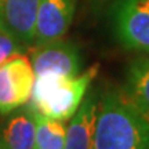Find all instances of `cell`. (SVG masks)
Here are the masks:
<instances>
[{
    "label": "cell",
    "mask_w": 149,
    "mask_h": 149,
    "mask_svg": "<svg viewBox=\"0 0 149 149\" xmlns=\"http://www.w3.org/2000/svg\"><path fill=\"white\" fill-rule=\"evenodd\" d=\"M93 149H149V117L120 88L101 95Z\"/></svg>",
    "instance_id": "cell-1"
},
{
    "label": "cell",
    "mask_w": 149,
    "mask_h": 149,
    "mask_svg": "<svg viewBox=\"0 0 149 149\" xmlns=\"http://www.w3.org/2000/svg\"><path fill=\"white\" fill-rule=\"evenodd\" d=\"M97 73L98 65L91 66L74 77L58 74L35 76L28 104L37 113L65 122L77 111Z\"/></svg>",
    "instance_id": "cell-2"
},
{
    "label": "cell",
    "mask_w": 149,
    "mask_h": 149,
    "mask_svg": "<svg viewBox=\"0 0 149 149\" xmlns=\"http://www.w3.org/2000/svg\"><path fill=\"white\" fill-rule=\"evenodd\" d=\"M112 25L123 47L149 54V0H116Z\"/></svg>",
    "instance_id": "cell-3"
},
{
    "label": "cell",
    "mask_w": 149,
    "mask_h": 149,
    "mask_svg": "<svg viewBox=\"0 0 149 149\" xmlns=\"http://www.w3.org/2000/svg\"><path fill=\"white\" fill-rule=\"evenodd\" d=\"M35 72L26 55L18 54L0 65V113L25 105L32 94Z\"/></svg>",
    "instance_id": "cell-4"
},
{
    "label": "cell",
    "mask_w": 149,
    "mask_h": 149,
    "mask_svg": "<svg viewBox=\"0 0 149 149\" xmlns=\"http://www.w3.org/2000/svg\"><path fill=\"white\" fill-rule=\"evenodd\" d=\"M31 64L35 76L58 74L74 77L81 73L83 59L79 48L74 44L59 39L36 46L32 53Z\"/></svg>",
    "instance_id": "cell-5"
},
{
    "label": "cell",
    "mask_w": 149,
    "mask_h": 149,
    "mask_svg": "<svg viewBox=\"0 0 149 149\" xmlns=\"http://www.w3.org/2000/svg\"><path fill=\"white\" fill-rule=\"evenodd\" d=\"M74 14V0H40L36 15L33 46L62 39Z\"/></svg>",
    "instance_id": "cell-6"
},
{
    "label": "cell",
    "mask_w": 149,
    "mask_h": 149,
    "mask_svg": "<svg viewBox=\"0 0 149 149\" xmlns=\"http://www.w3.org/2000/svg\"><path fill=\"white\" fill-rule=\"evenodd\" d=\"M40 0H0V24L25 47L33 46Z\"/></svg>",
    "instance_id": "cell-7"
},
{
    "label": "cell",
    "mask_w": 149,
    "mask_h": 149,
    "mask_svg": "<svg viewBox=\"0 0 149 149\" xmlns=\"http://www.w3.org/2000/svg\"><path fill=\"white\" fill-rule=\"evenodd\" d=\"M100 101L101 97L97 90L90 91L83 98L66 127L64 149H93Z\"/></svg>",
    "instance_id": "cell-8"
},
{
    "label": "cell",
    "mask_w": 149,
    "mask_h": 149,
    "mask_svg": "<svg viewBox=\"0 0 149 149\" xmlns=\"http://www.w3.org/2000/svg\"><path fill=\"white\" fill-rule=\"evenodd\" d=\"M0 134V142L4 149H35L36 112L29 104L21 105L7 113Z\"/></svg>",
    "instance_id": "cell-9"
},
{
    "label": "cell",
    "mask_w": 149,
    "mask_h": 149,
    "mask_svg": "<svg viewBox=\"0 0 149 149\" xmlns=\"http://www.w3.org/2000/svg\"><path fill=\"white\" fill-rule=\"evenodd\" d=\"M123 91L130 101L149 117V54L134 59L128 66Z\"/></svg>",
    "instance_id": "cell-10"
},
{
    "label": "cell",
    "mask_w": 149,
    "mask_h": 149,
    "mask_svg": "<svg viewBox=\"0 0 149 149\" xmlns=\"http://www.w3.org/2000/svg\"><path fill=\"white\" fill-rule=\"evenodd\" d=\"M66 127L64 120L51 119L36 112L35 149H64Z\"/></svg>",
    "instance_id": "cell-11"
},
{
    "label": "cell",
    "mask_w": 149,
    "mask_h": 149,
    "mask_svg": "<svg viewBox=\"0 0 149 149\" xmlns=\"http://www.w3.org/2000/svg\"><path fill=\"white\" fill-rule=\"evenodd\" d=\"M24 44L17 40L1 24H0V65L4 64L7 59L22 54Z\"/></svg>",
    "instance_id": "cell-12"
},
{
    "label": "cell",
    "mask_w": 149,
    "mask_h": 149,
    "mask_svg": "<svg viewBox=\"0 0 149 149\" xmlns=\"http://www.w3.org/2000/svg\"><path fill=\"white\" fill-rule=\"evenodd\" d=\"M0 149H4L3 148V145H1V142H0Z\"/></svg>",
    "instance_id": "cell-13"
}]
</instances>
